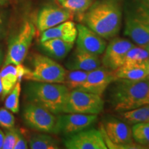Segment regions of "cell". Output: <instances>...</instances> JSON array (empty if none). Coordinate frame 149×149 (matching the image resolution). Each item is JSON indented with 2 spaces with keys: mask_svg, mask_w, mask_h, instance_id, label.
<instances>
[{
  "mask_svg": "<svg viewBox=\"0 0 149 149\" xmlns=\"http://www.w3.org/2000/svg\"><path fill=\"white\" fill-rule=\"evenodd\" d=\"M4 19H3L2 15H0V39L2 37L3 33H4Z\"/></svg>",
  "mask_w": 149,
  "mask_h": 149,
  "instance_id": "31",
  "label": "cell"
},
{
  "mask_svg": "<svg viewBox=\"0 0 149 149\" xmlns=\"http://www.w3.org/2000/svg\"><path fill=\"white\" fill-rule=\"evenodd\" d=\"M35 35L34 25L31 22H26L17 34L10 41L3 66L22 64L26 57Z\"/></svg>",
  "mask_w": 149,
  "mask_h": 149,
  "instance_id": "8",
  "label": "cell"
},
{
  "mask_svg": "<svg viewBox=\"0 0 149 149\" xmlns=\"http://www.w3.org/2000/svg\"><path fill=\"white\" fill-rule=\"evenodd\" d=\"M77 48L93 55H100L103 54L107 47L106 40L97 34L86 25L78 24Z\"/></svg>",
  "mask_w": 149,
  "mask_h": 149,
  "instance_id": "14",
  "label": "cell"
},
{
  "mask_svg": "<svg viewBox=\"0 0 149 149\" xmlns=\"http://www.w3.org/2000/svg\"><path fill=\"white\" fill-rule=\"evenodd\" d=\"M1 94H2V85H1V76H0V96H1Z\"/></svg>",
  "mask_w": 149,
  "mask_h": 149,
  "instance_id": "36",
  "label": "cell"
},
{
  "mask_svg": "<svg viewBox=\"0 0 149 149\" xmlns=\"http://www.w3.org/2000/svg\"><path fill=\"white\" fill-rule=\"evenodd\" d=\"M120 118L126 124L134 125L138 123L149 122V104L120 112Z\"/></svg>",
  "mask_w": 149,
  "mask_h": 149,
  "instance_id": "21",
  "label": "cell"
},
{
  "mask_svg": "<svg viewBox=\"0 0 149 149\" xmlns=\"http://www.w3.org/2000/svg\"><path fill=\"white\" fill-rule=\"evenodd\" d=\"M70 90L64 84L32 81L25 87L29 102L40 106L55 115L63 113Z\"/></svg>",
  "mask_w": 149,
  "mask_h": 149,
  "instance_id": "3",
  "label": "cell"
},
{
  "mask_svg": "<svg viewBox=\"0 0 149 149\" xmlns=\"http://www.w3.org/2000/svg\"><path fill=\"white\" fill-rule=\"evenodd\" d=\"M59 3L64 8L72 14H77L81 19L84 13L92 5L93 0H62Z\"/></svg>",
  "mask_w": 149,
  "mask_h": 149,
  "instance_id": "23",
  "label": "cell"
},
{
  "mask_svg": "<svg viewBox=\"0 0 149 149\" xmlns=\"http://www.w3.org/2000/svg\"><path fill=\"white\" fill-rule=\"evenodd\" d=\"M23 120L32 129L42 133H53L57 117L47 109L29 102L24 109Z\"/></svg>",
  "mask_w": 149,
  "mask_h": 149,
  "instance_id": "9",
  "label": "cell"
},
{
  "mask_svg": "<svg viewBox=\"0 0 149 149\" xmlns=\"http://www.w3.org/2000/svg\"><path fill=\"white\" fill-rule=\"evenodd\" d=\"M88 72L80 70H70L66 72L64 84L70 91L77 89L86 79Z\"/></svg>",
  "mask_w": 149,
  "mask_h": 149,
  "instance_id": "25",
  "label": "cell"
},
{
  "mask_svg": "<svg viewBox=\"0 0 149 149\" xmlns=\"http://www.w3.org/2000/svg\"><path fill=\"white\" fill-rule=\"evenodd\" d=\"M143 47H144V48H145V49L146 50L147 52H148V54H149V42H148V43H147V44H145L144 46H143Z\"/></svg>",
  "mask_w": 149,
  "mask_h": 149,
  "instance_id": "33",
  "label": "cell"
},
{
  "mask_svg": "<svg viewBox=\"0 0 149 149\" xmlns=\"http://www.w3.org/2000/svg\"><path fill=\"white\" fill-rule=\"evenodd\" d=\"M57 1H59H59H62V0H57Z\"/></svg>",
  "mask_w": 149,
  "mask_h": 149,
  "instance_id": "39",
  "label": "cell"
},
{
  "mask_svg": "<svg viewBox=\"0 0 149 149\" xmlns=\"http://www.w3.org/2000/svg\"><path fill=\"white\" fill-rule=\"evenodd\" d=\"M69 70H80L90 72L102 66L99 55L86 53L76 48L66 62Z\"/></svg>",
  "mask_w": 149,
  "mask_h": 149,
  "instance_id": "16",
  "label": "cell"
},
{
  "mask_svg": "<svg viewBox=\"0 0 149 149\" xmlns=\"http://www.w3.org/2000/svg\"><path fill=\"white\" fill-rule=\"evenodd\" d=\"M147 79H149V61H148V77H147Z\"/></svg>",
  "mask_w": 149,
  "mask_h": 149,
  "instance_id": "37",
  "label": "cell"
},
{
  "mask_svg": "<svg viewBox=\"0 0 149 149\" xmlns=\"http://www.w3.org/2000/svg\"><path fill=\"white\" fill-rule=\"evenodd\" d=\"M124 35L138 46L149 42V8L146 4L139 3L126 12Z\"/></svg>",
  "mask_w": 149,
  "mask_h": 149,
  "instance_id": "5",
  "label": "cell"
},
{
  "mask_svg": "<svg viewBox=\"0 0 149 149\" xmlns=\"http://www.w3.org/2000/svg\"><path fill=\"white\" fill-rule=\"evenodd\" d=\"M149 60V54L143 46H134L126 54L123 65L141 64Z\"/></svg>",
  "mask_w": 149,
  "mask_h": 149,
  "instance_id": "26",
  "label": "cell"
},
{
  "mask_svg": "<svg viewBox=\"0 0 149 149\" xmlns=\"http://www.w3.org/2000/svg\"><path fill=\"white\" fill-rule=\"evenodd\" d=\"M116 79L113 70L101 66L88 72L86 79L77 89L102 96L108 87Z\"/></svg>",
  "mask_w": 149,
  "mask_h": 149,
  "instance_id": "13",
  "label": "cell"
},
{
  "mask_svg": "<svg viewBox=\"0 0 149 149\" xmlns=\"http://www.w3.org/2000/svg\"><path fill=\"white\" fill-rule=\"evenodd\" d=\"M64 146L68 149H107L102 132L95 128L84 130L66 137Z\"/></svg>",
  "mask_w": 149,
  "mask_h": 149,
  "instance_id": "12",
  "label": "cell"
},
{
  "mask_svg": "<svg viewBox=\"0 0 149 149\" xmlns=\"http://www.w3.org/2000/svg\"><path fill=\"white\" fill-rule=\"evenodd\" d=\"M122 19V7L119 0H97L81 17L87 27L105 40H111L118 34Z\"/></svg>",
  "mask_w": 149,
  "mask_h": 149,
  "instance_id": "1",
  "label": "cell"
},
{
  "mask_svg": "<svg viewBox=\"0 0 149 149\" xmlns=\"http://www.w3.org/2000/svg\"><path fill=\"white\" fill-rule=\"evenodd\" d=\"M148 61L141 64L122 65L114 70V74L117 79L128 80H143L148 77Z\"/></svg>",
  "mask_w": 149,
  "mask_h": 149,
  "instance_id": "18",
  "label": "cell"
},
{
  "mask_svg": "<svg viewBox=\"0 0 149 149\" xmlns=\"http://www.w3.org/2000/svg\"><path fill=\"white\" fill-rule=\"evenodd\" d=\"M97 119V115L67 113L59 115L57 117L53 133L69 137L90 128Z\"/></svg>",
  "mask_w": 149,
  "mask_h": 149,
  "instance_id": "10",
  "label": "cell"
},
{
  "mask_svg": "<svg viewBox=\"0 0 149 149\" xmlns=\"http://www.w3.org/2000/svg\"><path fill=\"white\" fill-rule=\"evenodd\" d=\"M29 146L32 149H57L59 141L52 136L45 134H34L29 140Z\"/></svg>",
  "mask_w": 149,
  "mask_h": 149,
  "instance_id": "22",
  "label": "cell"
},
{
  "mask_svg": "<svg viewBox=\"0 0 149 149\" xmlns=\"http://www.w3.org/2000/svg\"><path fill=\"white\" fill-rule=\"evenodd\" d=\"M8 2V0H0V5H5Z\"/></svg>",
  "mask_w": 149,
  "mask_h": 149,
  "instance_id": "34",
  "label": "cell"
},
{
  "mask_svg": "<svg viewBox=\"0 0 149 149\" xmlns=\"http://www.w3.org/2000/svg\"><path fill=\"white\" fill-rule=\"evenodd\" d=\"M15 117L8 109H0V126L5 129H10L15 126Z\"/></svg>",
  "mask_w": 149,
  "mask_h": 149,
  "instance_id": "28",
  "label": "cell"
},
{
  "mask_svg": "<svg viewBox=\"0 0 149 149\" xmlns=\"http://www.w3.org/2000/svg\"><path fill=\"white\" fill-rule=\"evenodd\" d=\"M1 81L2 85L1 99L3 100L15 86L17 80V70L15 65L8 64L3 66L0 72Z\"/></svg>",
  "mask_w": 149,
  "mask_h": 149,
  "instance_id": "20",
  "label": "cell"
},
{
  "mask_svg": "<svg viewBox=\"0 0 149 149\" xmlns=\"http://www.w3.org/2000/svg\"><path fill=\"white\" fill-rule=\"evenodd\" d=\"M3 139H4V133L0 130V148H2Z\"/></svg>",
  "mask_w": 149,
  "mask_h": 149,
  "instance_id": "32",
  "label": "cell"
},
{
  "mask_svg": "<svg viewBox=\"0 0 149 149\" xmlns=\"http://www.w3.org/2000/svg\"><path fill=\"white\" fill-rule=\"evenodd\" d=\"M28 148V144L26 141L22 134L19 130L17 136V139L15 144L14 149H26Z\"/></svg>",
  "mask_w": 149,
  "mask_h": 149,
  "instance_id": "30",
  "label": "cell"
},
{
  "mask_svg": "<svg viewBox=\"0 0 149 149\" xmlns=\"http://www.w3.org/2000/svg\"><path fill=\"white\" fill-rule=\"evenodd\" d=\"M146 148H149V146H147V147H146Z\"/></svg>",
  "mask_w": 149,
  "mask_h": 149,
  "instance_id": "40",
  "label": "cell"
},
{
  "mask_svg": "<svg viewBox=\"0 0 149 149\" xmlns=\"http://www.w3.org/2000/svg\"><path fill=\"white\" fill-rule=\"evenodd\" d=\"M77 36V29L75 24L71 21H66L59 25L43 31L41 42L50 39H60L68 42L74 43Z\"/></svg>",
  "mask_w": 149,
  "mask_h": 149,
  "instance_id": "17",
  "label": "cell"
},
{
  "mask_svg": "<svg viewBox=\"0 0 149 149\" xmlns=\"http://www.w3.org/2000/svg\"><path fill=\"white\" fill-rule=\"evenodd\" d=\"M104 131L107 135V146L109 148H146L134 143L130 126L122 120L110 117L105 120Z\"/></svg>",
  "mask_w": 149,
  "mask_h": 149,
  "instance_id": "7",
  "label": "cell"
},
{
  "mask_svg": "<svg viewBox=\"0 0 149 149\" xmlns=\"http://www.w3.org/2000/svg\"><path fill=\"white\" fill-rule=\"evenodd\" d=\"M2 58H3V53H2V51H1V48H0V64H1V61H2Z\"/></svg>",
  "mask_w": 149,
  "mask_h": 149,
  "instance_id": "35",
  "label": "cell"
},
{
  "mask_svg": "<svg viewBox=\"0 0 149 149\" xmlns=\"http://www.w3.org/2000/svg\"><path fill=\"white\" fill-rule=\"evenodd\" d=\"M19 130L13 128L10 129H8L4 134V139L2 148L3 149H13L15 144L17 136Z\"/></svg>",
  "mask_w": 149,
  "mask_h": 149,
  "instance_id": "29",
  "label": "cell"
},
{
  "mask_svg": "<svg viewBox=\"0 0 149 149\" xmlns=\"http://www.w3.org/2000/svg\"><path fill=\"white\" fill-rule=\"evenodd\" d=\"M21 90V84L19 81H17L6 99L4 103L6 109L13 113H17L19 111V97Z\"/></svg>",
  "mask_w": 149,
  "mask_h": 149,
  "instance_id": "27",
  "label": "cell"
},
{
  "mask_svg": "<svg viewBox=\"0 0 149 149\" xmlns=\"http://www.w3.org/2000/svg\"><path fill=\"white\" fill-rule=\"evenodd\" d=\"M131 130L133 140L146 148L149 146V122L134 124Z\"/></svg>",
  "mask_w": 149,
  "mask_h": 149,
  "instance_id": "24",
  "label": "cell"
},
{
  "mask_svg": "<svg viewBox=\"0 0 149 149\" xmlns=\"http://www.w3.org/2000/svg\"><path fill=\"white\" fill-rule=\"evenodd\" d=\"M41 44L43 49L48 55L59 60L65 58L74 46V43L56 38L41 42Z\"/></svg>",
  "mask_w": 149,
  "mask_h": 149,
  "instance_id": "19",
  "label": "cell"
},
{
  "mask_svg": "<svg viewBox=\"0 0 149 149\" xmlns=\"http://www.w3.org/2000/svg\"><path fill=\"white\" fill-rule=\"evenodd\" d=\"M32 64L33 70L26 68L24 79L39 82L64 83L66 70L53 59L47 56L35 54Z\"/></svg>",
  "mask_w": 149,
  "mask_h": 149,
  "instance_id": "4",
  "label": "cell"
},
{
  "mask_svg": "<svg viewBox=\"0 0 149 149\" xmlns=\"http://www.w3.org/2000/svg\"><path fill=\"white\" fill-rule=\"evenodd\" d=\"M104 102L102 96L78 89L69 91L63 113L99 115L103 111Z\"/></svg>",
  "mask_w": 149,
  "mask_h": 149,
  "instance_id": "6",
  "label": "cell"
},
{
  "mask_svg": "<svg viewBox=\"0 0 149 149\" xmlns=\"http://www.w3.org/2000/svg\"><path fill=\"white\" fill-rule=\"evenodd\" d=\"M146 6L149 8V0H147V5Z\"/></svg>",
  "mask_w": 149,
  "mask_h": 149,
  "instance_id": "38",
  "label": "cell"
},
{
  "mask_svg": "<svg viewBox=\"0 0 149 149\" xmlns=\"http://www.w3.org/2000/svg\"><path fill=\"white\" fill-rule=\"evenodd\" d=\"M135 44L130 40L121 37H113L107 45L101 59L102 66L113 70L124 64L126 54Z\"/></svg>",
  "mask_w": 149,
  "mask_h": 149,
  "instance_id": "11",
  "label": "cell"
},
{
  "mask_svg": "<svg viewBox=\"0 0 149 149\" xmlns=\"http://www.w3.org/2000/svg\"><path fill=\"white\" fill-rule=\"evenodd\" d=\"M110 88L109 103L120 112L149 104V79H117Z\"/></svg>",
  "mask_w": 149,
  "mask_h": 149,
  "instance_id": "2",
  "label": "cell"
},
{
  "mask_svg": "<svg viewBox=\"0 0 149 149\" xmlns=\"http://www.w3.org/2000/svg\"><path fill=\"white\" fill-rule=\"evenodd\" d=\"M72 17V13L64 8L48 6L42 8L37 17V28L41 32L51 29Z\"/></svg>",
  "mask_w": 149,
  "mask_h": 149,
  "instance_id": "15",
  "label": "cell"
}]
</instances>
